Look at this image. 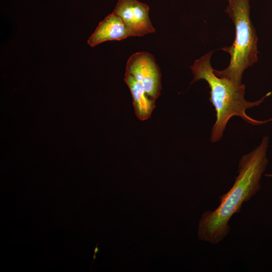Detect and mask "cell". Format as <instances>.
Here are the masks:
<instances>
[{"label": "cell", "mask_w": 272, "mask_h": 272, "mask_svg": "<svg viewBox=\"0 0 272 272\" xmlns=\"http://www.w3.org/2000/svg\"><path fill=\"white\" fill-rule=\"evenodd\" d=\"M149 11L148 5L137 0H118L113 13L121 19L130 36H143L156 31Z\"/></svg>", "instance_id": "5"}, {"label": "cell", "mask_w": 272, "mask_h": 272, "mask_svg": "<svg viewBox=\"0 0 272 272\" xmlns=\"http://www.w3.org/2000/svg\"><path fill=\"white\" fill-rule=\"evenodd\" d=\"M124 81L131 93L136 116L142 121L148 119L155 107V100L148 98L142 85L129 74L125 73Z\"/></svg>", "instance_id": "7"}, {"label": "cell", "mask_w": 272, "mask_h": 272, "mask_svg": "<svg viewBox=\"0 0 272 272\" xmlns=\"http://www.w3.org/2000/svg\"><path fill=\"white\" fill-rule=\"evenodd\" d=\"M229 2H230L231 0H227Z\"/></svg>", "instance_id": "10"}, {"label": "cell", "mask_w": 272, "mask_h": 272, "mask_svg": "<svg viewBox=\"0 0 272 272\" xmlns=\"http://www.w3.org/2000/svg\"><path fill=\"white\" fill-rule=\"evenodd\" d=\"M130 37L121 19L113 13L100 22L88 40L91 47L110 40H121Z\"/></svg>", "instance_id": "6"}, {"label": "cell", "mask_w": 272, "mask_h": 272, "mask_svg": "<svg viewBox=\"0 0 272 272\" xmlns=\"http://www.w3.org/2000/svg\"><path fill=\"white\" fill-rule=\"evenodd\" d=\"M99 251V242H98H98H97V243L96 244V247H95V248L94 249V254H93V261H92V266L93 265L94 261L95 259L96 258V254ZM92 266L91 267V269L92 268Z\"/></svg>", "instance_id": "8"}, {"label": "cell", "mask_w": 272, "mask_h": 272, "mask_svg": "<svg viewBox=\"0 0 272 272\" xmlns=\"http://www.w3.org/2000/svg\"><path fill=\"white\" fill-rule=\"evenodd\" d=\"M225 11L235 25V39L231 46L222 48L230 55L228 67L213 71L217 77L240 85L244 71L258 60V38L250 19L249 0H231Z\"/></svg>", "instance_id": "3"}, {"label": "cell", "mask_w": 272, "mask_h": 272, "mask_svg": "<svg viewBox=\"0 0 272 272\" xmlns=\"http://www.w3.org/2000/svg\"><path fill=\"white\" fill-rule=\"evenodd\" d=\"M125 73L142 85L148 96L156 100L160 96L161 74L152 54L146 51L132 54L127 60Z\"/></svg>", "instance_id": "4"}, {"label": "cell", "mask_w": 272, "mask_h": 272, "mask_svg": "<svg viewBox=\"0 0 272 272\" xmlns=\"http://www.w3.org/2000/svg\"><path fill=\"white\" fill-rule=\"evenodd\" d=\"M267 176H272V174H268V175H267Z\"/></svg>", "instance_id": "9"}, {"label": "cell", "mask_w": 272, "mask_h": 272, "mask_svg": "<svg viewBox=\"0 0 272 272\" xmlns=\"http://www.w3.org/2000/svg\"><path fill=\"white\" fill-rule=\"evenodd\" d=\"M268 137H263L258 146L242 156L232 187L220 196L216 209L205 211L200 218L197 230L200 240L215 245L222 242L230 232L228 223L232 216L260 190L261 176L268 164Z\"/></svg>", "instance_id": "1"}, {"label": "cell", "mask_w": 272, "mask_h": 272, "mask_svg": "<svg viewBox=\"0 0 272 272\" xmlns=\"http://www.w3.org/2000/svg\"><path fill=\"white\" fill-rule=\"evenodd\" d=\"M213 52L211 50L196 59L190 68L194 76L191 83L203 80L210 88L209 101L215 108L217 117L211 137V141L215 143L221 139L227 123L232 116H239L253 125L264 124L272 120V118L266 120H257L246 114V109L259 105L271 92L257 101H247L244 98V85H236L229 80L218 77L214 74L210 62Z\"/></svg>", "instance_id": "2"}]
</instances>
